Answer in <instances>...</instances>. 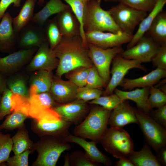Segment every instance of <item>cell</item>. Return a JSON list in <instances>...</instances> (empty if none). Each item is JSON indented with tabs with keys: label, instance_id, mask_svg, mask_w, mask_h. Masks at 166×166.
<instances>
[{
	"label": "cell",
	"instance_id": "obj_23",
	"mask_svg": "<svg viewBox=\"0 0 166 166\" xmlns=\"http://www.w3.org/2000/svg\"><path fill=\"white\" fill-rule=\"evenodd\" d=\"M57 22L63 37L70 38L80 34V25L69 7L57 14Z\"/></svg>",
	"mask_w": 166,
	"mask_h": 166
},
{
	"label": "cell",
	"instance_id": "obj_41",
	"mask_svg": "<svg viewBox=\"0 0 166 166\" xmlns=\"http://www.w3.org/2000/svg\"><path fill=\"white\" fill-rule=\"evenodd\" d=\"M157 0H119L124 4L137 10L149 12L154 7Z\"/></svg>",
	"mask_w": 166,
	"mask_h": 166
},
{
	"label": "cell",
	"instance_id": "obj_50",
	"mask_svg": "<svg viewBox=\"0 0 166 166\" xmlns=\"http://www.w3.org/2000/svg\"><path fill=\"white\" fill-rule=\"evenodd\" d=\"M115 164V166H134V165L128 157L121 156Z\"/></svg>",
	"mask_w": 166,
	"mask_h": 166
},
{
	"label": "cell",
	"instance_id": "obj_5",
	"mask_svg": "<svg viewBox=\"0 0 166 166\" xmlns=\"http://www.w3.org/2000/svg\"><path fill=\"white\" fill-rule=\"evenodd\" d=\"M106 151L114 157H128L134 151L133 140L128 133L122 128H107L99 140Z\"/></svg>",
	"mask_w": 166,
	"mask_h": 166
},
{
	"label": "cell",
	"instance_id": "obj_7",
	"mask_svg": "<svg viewBox=\"0 0 166 166\" xmlns=\"http://www.w3.org/2000/svg\"><path fill=\"white\" fill-rule=\"evenodd\" d=\"M108 10L121 30L130 35H133L136 27L148 15L147 12L120 2Z\"/></svg>",
	"mask_w": 166,
	"mask_h": 166
},
{
	"label": "cell",
	"instance_id": "obj_43",
	"mask_svg": "<svg viewBox=\"0 0 166 166\" xmlns=\"http://www.w3.org/2000/svg\"><path fill=\"white\" fill-rule=\"evenodd\" d=\"M12 92L7 87L2 93L0 101V120L12 112Z\"/></svg>",
	"mask_w": 166,
	"mask_h": 166
},
{
	"label": "cell",
	"instance_id": "obj_24",
	"mask_svg": "<svg viewBox=\"0 0 166 166\" xmlns=\"http://www.w3.org/2000/svg\"><path fill=\"white\" fill-rule=\"evenodd\" d=\"M149 87L129 91L121 90L116 88L114 91L122 101L130 100L134 101L140 110L148 114L151 110L148 101Z\"/></svg>",
	"mask_w": 166,
	"mask_h": 166
},
{
	"label": "cell",
	"instance_id": "obj_20",
	"mask_svg": "<svg viewBox=\"0 0 166 166\" xmlns=\"http://www.w3.org/2000/svg\"><path fill=\"white\" fill-rule=\"evenodd\" d=\"M0 22V51L9 53L13 49L17 44L18 34L14 31L13 18L6 12Z\"/></svg>",
	"mask_w": 166,
	"mask_h": 166
},
{
	"label": "cell",
	"instance_id": "obj_27",
	"mask_svg": "<svg viewBox=\"0 0 166 166\" xmlns=\"http://www.w3.org/2000/svg\"><path fill=\"white\" fill-rule=\"evenodd\" d=\"M166 3V0H157L153 9L139 24L137 31L133 35L131 41L128 43L127 49L135 45L140 38L145 34L155 18L163 10V8Z\"/></svg>",
	"mask_w": 166,
	"mask_h": 166
},
{
	"label": "cell",
	"instance_id": "obj_28",
	"mask_svg": "<svg viewBox=\"0 0 166 166\" xmlns=\"http://www.w3.org/2000/svg\"><path fill=\"white\" fill-rule=\"evenodd\" d=\"M145 34L160 45H166V12L163 10L155 18Z\"/></svg>",
	"mask_w": 166,
	"mask_h": 166
},
{
	"label": "cell",
	"instance_id": "obj_17",
	"mask_svg": "<svg viewBox=\"0 0 166 166\" xmlns=\"http://www.w3.org/2000/svg\"><path fill=\"white\" fill-rule=\"evenodd\" d=\"M126 101H122L112 110L108 122L110 127L122 128L130 123L138 124L135 109Z\"/></svg>",
	"mask_w": 166,
	"mask_h": 166
},
{
	"label": "cell",
	"instance_id": "obj_32",
	"mask_svg": "<svg viewBox=\"0 0 166 166\" xmlns=\"http://www.w3.org/2000/svg\"><path fill=\"white\" fill-rule=\"evenodd\" d=\"M67 3L76 16L80 25V34L84 43L87 45L83 28V21L87 2L86 0H64Z\"/></svg>",
	"mask_w": 166,
	"mask_h": 166
},
{
	"label": "cell",
	"instance_id": "obj_29",
	"mask_svg": "<svg viewBox=\"0 0 166 166\" xmlns=\"http://www.w3.org/2000/svg\"><path fill=\"white\" fill-rule=\"evenodd\" d=\"M134 166H161L156 156L152 153L150 146L144 144L138 151H132L128 157Z\"/></svg>",
	"mask_w": 166,
	"mask_h": 166
},
{
	"label": "cell",
	"instance_id": "obj_52",
	"mask_svg": "<svg viewBox=\"0 0 166 166\" xmlns=\"http://www.w3.org/2000/svg\"><path fill=\"white\" fill-rule=\"evenodd\" d=\"M160 82L159 84L158 88L163 92L166 93V78Z\"/></svg>",
	"mask_w": 166,
	"mask_h": 166
},
{
	"label": "cell",
	"instance_id": "obj_44",
	"mask_svg": "<svg viewBox=\"0 0 166 166\" xmlns=\"http://www.w3.org/2000/svg\"><path fill=\"white\" fill-rule=\"evenodd\" d=\"M101 90L84 86L78 87L76 96V99L81 100L88 102L96 99L102 94Z\"/></svg>",
	"mask_w": 166,
	"mask_h": 166
},
{
	"label": "cell",
	"instance_id": "obj_15",
	"mask_svg": "<svg viewBox=\"0 0 166 166\" xmlns=\"http://www.w3.org/2000/svg\"><path fill=\"white\" fill-rule=\"evenodd\" d=\"M47 41L43 26L30 22L18 34L17 44L21 49L39 47Z\"/></svg>",
	"mask_w": 166,
	"mask_h": 166
},
{
	"label": "cell",
	"instance_id": "obj_6",
	"mask_svg": "<svg viewBox=\"0 0 166 166\" xmlns=\"http://www.w3.org/2000/svg\"><path fill=\"white\" fill-rule=\"evenodd\" d=\"M135 112L146 142L157 152L166 146V128L140 109H135Z\"/></svg>",
	"mask_w": 166,
	"mask_h": 166
},
{
	"label": "cell",
	"instance_id": "obj_30",
	"mask_svg": "<svg viewBox=\"0 0 166 166\" xmlns=\"http://www.w3.org/2000/svg\"><path fill=\"white\" fill-rule=\"evenodd\" d=\"M36 2L37 0H26L18 15L13 18V26L17 34L30 22L34 14Z\"/></svg>",
	"mask_w": 166,
	"mask_h": 166
},
{
	"label": "cell",
	"instance_id": "obj_34",
	"mask_svg": "<svg viewBox=\"0 0 166 166\" xmlns=\"http://www.w3.org/2000/svg\"><path fill=\"white\" fill-rule=\"evenodd\" d=\"M28 117L26 114L20 110H14L0 125V131L3 129L11 130L19 128L24 125V121Z\"/></svg>",
	"mask_w": 166,
	"mask_h": 166
},
{
	"label": "cell",
	"instance_id": "obj_39",
	"mask_svg": "<svg viewBox=\"0 0 166 166\" xmlns=\"http://www.w3.org/2000/svg\"><path fill=\"white\" fill-rule=\"evenodd\" d=\"M149 89L148 101L151 109L166 104V93L154 86L150 87Z\"/></svg>",
	"mask_w": 166,
	"mask_h": 166
},
{
	"label": "cell",
	"instance_id": "obj_8",
	"mask_svg": "<svg viewBox=\"0 0 166 166\" xmlns=\"http://www.w3.org/2000/svg\"><path fill=\"white\" fill-rule=\"evenodd\" d=\"M89 56L100 76L107 84L110 79V66L113 59L124 50L121 46L104 49L87 43Z\"/></svg>",
	"mask_w": 166,
	"mask_h": 166
},
{
	"label": "cell",
	"instance_id": "obj_56",
	"mask_svg": "<svg viewBox=\"0 0 166 166\" xmlns=\"http://www.w3.org/2000/svg\"><path fill=\"white\" fill-rule=\"evenodd\" d=\"M1 96H0V100H1Z\"/></svg>",
	"mask_w": 166,
	"mask_h": 166
},
{
	"label": "cell",
	"instance_id": "obj_47",
	"mask_svg": "<svg viewBox=\"0 0 166 166\" xmlns=\"http://www.w3.org/2000/svg\"><path fill=\"white\" fill-rule=\"evenodd\" d=\"M154 120L166 128V104L157 108L154 113Z\"/></svg>",
	"mask_w": 166,
	"mask_h": 166
},
{
	"label": "cell",
	"instance_id": "obj_33",
	"mask_svg": "<svg viewBox=\"0 0 166 166\" xmlns=\"http://www.w3.org/2000/svg\"><path fill=\"white\" fill-rule=\"evenodd\" d=\"M45 33L50 48L53 50L61 42L63 36L58 26L55 17L46 21Z\"/></svg>",
	"mask_w": 166,
	"mask_h": 166
},
{
	"label": "cell",
	"instance_id": "obj_53",
	"mask_svg": "<svg viewBox=\"0 0 166 166\" xmlns=\"http://www.w3.org/2000/svg\"><path fill=\"white\" fill-rule=\"evenodd\" d=\"M69 154L67 153L65 156V161L64 164V166H69Z\"/></svg>",
	"mask_w": 166,
	"mask_h": 166
},
{
	"label": "cell",
	"instance_id": "obj_16",
	"mask_svg": "<svg viewBox=\"0 0 166 166\" xmlns=\"http://www.w3.org/2000/svg\"><path fill=\"white\" fill-rule=\"evenodd\" d=\"M72 124L62 118L58 120L42 121L34 120L33 130L41 137L52 135L64 137L69 133V130Z\"/></svg>",
	"mask_w": 166,
	"mask_h": 166
},
{
	"label": "cell",
	"instance_id": "obj_45",
	"mask_svg": "<svg viewBox=\"0 0 166 166\" xmlns=\"http://www.w3.org/2000/svg\"><path fill=\"white\" fill-rule=\"evenodd\" d=\"M30 150H27L20 154L14 155L9 157L6 161V164L9 166H28V157L31 152Z\"/></svg>",
	"mask_w": 166,
	"mask_h": 166
},
{
	"label": "cell",
	"instance_id": "obj_4",
	"mask_svg": "<svg viewBox=\"0 0 166 166\" xmlns=\"http://www.w3.org/2000/svg\"><path fill=\"white\" fill-rule=\"evenodd\" d=\"M101 0H89L87 2L83 21L85 32L107 31L116 33L122 31L108 10L101 8Z\"/></svg>",
	"mask_w": 166,
	"mask_h": 166
},
{
	"label": "cell",
	"instance_id": "obj_40",
	"mask_svg": "<svg viewBox=\"0 0 166 166\" xmlns=\"http://www.w3.org/2000/svg\"><path fill=\"white\" fill-rule=\"evenodd\" d=\"M13 145L10 135L4 134L0 131V164L6 162L9 158Z\"/></svg>",
	"mask_w": 166,
	"mask_h": 166
},
{
	"label": "cell",
	"instance_id": "obj_12",
	"mask_svg": "<svg viewBox=\"0 0 166 166\" xmlns=\"http://www.w3.org/2000/svg\"><path fill=\"white\" fill-rule=\"evenodd\" d=\"M38 48L21 49L0 57V73L5 76L13 74L31 61Z\"/></svg>",
	"mask_w": 166,
	"mask_h": 166
},
{
	"label": "cell",
	"instance_id": "obj_1",
	"mask_svg": "<svg viewBox=\"0 0 166 166\" xmlns=\"http://www.w3.org/2000/svg\"><path fill=\"white\" fill-rule=\"evenodd\" d=\"M53 50L59 60L56 71L59 77L77 67H90L93 65L88 45L84 43L80 35L70 38L63 37Z\"/></svg>",
	"mask_w": 166,
	"mask_h": 166
},
{
	"label": "cell",
	"instance_id": "obj_21",
	"mask_svg": "<svg viewBox=\"0 0 166 166\" xmlns=\"http://www.w3.org/2000/svg\"><path fill=\"white\" fill-rule=\"evenodd\" d=\"M64 138L68 142L75 143L81 146L94 162L99 164L102 163L107 166H111L113 164V162L108 157L98 149L95 142L92 140L87 141L84 138L70 133L65 136Z\"/></svg>",
	"mask_w": 166,
	"mask_h": 166
},
{
	"label": "cell",
	"instance_id": "obj_10",
	"mask_svg": "<svg viewBox=\"0 0 166 166\" xmlns=\"http://www.w3.org/2000/svg\"><path fill=\"white\" fill-rule=\"evenodd\" d=\"M160 46L145 34L135 45L124 50L119 55L127 59L138 60L142 63L150 62L158 52Z\"/></svg>",
	"mask_w": 166,
	"mask_h": 166
},
{
	"label": "cell",
	"instance_id": "obj_55",
	"mask_svg": "<svg viewBox=\"0 0 166 166\" xmlns=\"http://www.w3.org/2000/svg\"><path fill=\"white\" fill-rule=\"evenodd\" d=\"M119 0H104L105 2H118Z\"/></svg>",
	"mask_w": 166,
	"mask_h": 166
},
{
	"label": "cell",
	"instance_id": "obj_49",
	"mask_svg": "<svg viewBox=\"0 0 166 166\" xmlns=\"http://www.w3.org/2000/svg\"><path fill=\"white\" fill-rule=\"evenodd\" d=\"M156 158L161 166L166 165V146L160 149L157 152Z\"/></svg>",
	"mask_w": 166,
	"mask_h": 166
},
{
	"label": "cell",
	"instance_id": "obj_19",
	"mask_svg": "<svg viewBox=\"0 0 166 166\" xmlns=\"http://www.w3.org/2000/svg\"><path fill=\"white\" fill-rule=\"evenodd\" d=\"M78 88L68 80L53 79L49 93L57 103L65 104L76 99Z\"/></svg>",
	"mask_w": 166,
	"mask_h": 166
},
{
	"label": "cell",
	"instance_id": "obj_14",
	"mask_svg": "<svg viewBox=\"0 0 166 166\" xmlns=\"http://www.w3.org/2000/svg\"><path fill=\"white\" fill-rule=\"evenodd\" d=\"M59 63L53 50L46 41L38 47L28 66L31 71L45 70L52 71L57 68Z\"/></svg>",
	"mask_w": 166,
	"mask_h": 166
},
{
	"label": "cell",
	"instance_id": "obj_38",
	"mask_svg": "<svg viewBox=\"0 0 166 166\" xmlns=\"http://www.w3.org/2000/svg\"><path fill=\"white\" fill-rule=\"evenodd\" d=\"M123 101L116 94L112 93L101 96L88 102L91 105H99L105 109L112 110Z\"/></svg>",
	"mask_w": 166,
	"mask_h": 166
},
{
	"label": "cell",
	"instance_id": "obj_48",
	"mask_svg": "<svg viewBox=\"0 0 166 166\" xmlns=\"http://www.w3.org/2000/svg\"><path fill=\"white\" fill-rule=\"evenodd\" d=\"M21 0H1L0 1V20L6 11L11 4L14 7L18 8L20 6Z\"/></svg>",
	"mask_w": 166,
	"mask_h": 166
},
{
	"label": "cell",
	"instance_id": "obj_57",
	"mask_svg": "<svg viewBox=\"0 0 166 166\" xmlns=\"http://www.w3.org/2000/svg\"><path fill=\"white\" fill-rule=\"evenodd\" d=\"M87 0V1H89V0Z\"/></svg>",
	"mask_w": 166,
	"mask_h": 166
},
{
	"label": "cell",
	"instance_id": "obj_31",
	"mask_svg": "<svg viewBox=\"0 0 166 166\" xmlns=\"http://www.w3.org/2000/svg\"><path fill=\"white\" fill-rule=\"evenodd\" d=\"M13 145L12 150L14 155L22 153L33 148L34 144L30 139L28 132L24 125L18 128L12 137Z\"/></svg>",
	"mask_w": 166,
	"mask_h": 166
},
{
	"label": "cell",
	"instance_id": "obj_9",
	"mask_svg": "<svg viewBox=\"0 0 166 166\" xmlns=\"http://www.w3.org/2000/svg\"><path fill=\"white\" fill-rule=\"evenodd\" d=\"M112 62V66L110 70L111 77L105 90L103 91L102 94L103 95L113 93L115 89L119 85L129 70L137 68L144 71L147 70L140 61L127 59L119 55L113 59Z\"/></svg>",
	"mask_w": 166,
	"mask_h": 166
},
{
	"label": "cell",
	"instance_id": "obj_25",
	"mask_svg": "<svg viewBox=\"0 0 166 166\" xmlns=\"http://www.w3.org/2000/svg\"><path fill=\"white\" fill-rule=\"evenodd\" d=\"M53 80L52 71L37 70L30 79L29 89L30 97L38 94L49 92Z\"/></svg>",
	"mask_w": 166,
	"mask_h": 166
},
{
	"label": "cell",
	"instance_id": "obj_54",
	"mask_svg": "<svg viewBox=\"0 0 166 166\" xmlns=\"http://www.w3.org/2000/svg\"><path fill=\"white\" fill-rule=\"evenodd\" d=\"M45 1V0H38L37 2V4L38 5L42 6L44 5Z\"/></svg>",
	"mask_w": 166,
	"mask_h": 166
},
{
	"label": "cell",
	"instance_id": "obj_11",
	"mask_svg": "<svg viewBox=\"0 0 166 166\" xmlns=\"http://www.w3.org/2000/svg\"><path fill=\"white\" fill-rule=\"evenodd\" d=\"M133 35L122 31L116 33L103 31L85 32L87 43L104 49L121 46L123 44L128 43Z\"/></svg>",
	"mask_w": 166,
	"mask_h": 166
},
{
	"label": "cell",
	"instance_id": "obj_42",
	"mask_svg": "<svg viewBox=\"0 0 166 166\" xmlns=\"http://www.w3.org/2000/svg\"><path fill=\"white\" fill-rule=\"evenodd\" d=\"M106 84L95 66L93 65L90 67L85 86L101 90Z\"/></svg>",
	"mask_w": 166,
	"mask_h": 166
},
{
	"label": "cell",
	"instance_id": "obj_2",
	"mask_svg": "<svg viewBox=\"0 0 166 166\" xmlns=\"http://www.w3.org/2000/svg\"><path fill=\"white\" fill-rule=\"evenodd\" d=\"M94 105L83 120L74 128L73 132L75 135L97 143L108 128L112 110Z\"/></svg>",
	"mask_w": 166,
	"mask_h": 166
},
{
	"label": "cell",
	"instance_id": "obj_22",
	"mask_svg": "<svg viewBox=\"0 0 166 166\" xmlns=\"http://www.w3.org/2000/svg\"><path fill=\"white\" fill-rule=\"evenodd\" d=\"M166 70L158 68L140 77L129 79L124 78L119 86L124 90H131L135 88L150 87L157 84L160 79L165 78Z\"/></svg>",
	"mask_w": 166,
	"mask_h": 166
},
{
	"label": "cell",
	"instance_id": "obj_36",
	"mask_svg": "<svg viewBox=\"0 0 166 166\" xmlns=\"http://www.w3.org/2000/svg\"><path fill=\"white\" fill-rule=\"evenodd\" d=\"M7 85L13 93L30 97L29 89L23 77L16 76L9 77L7 79Z\"/></svg>",
	"mask_w": 166,
	"mask_h": 166
},
{
	"label": "cell",
	"instance_id": "obj_51",
	"mask_svg": "<svg viewBox=\"0 0 166 166\" xmlns=\"http://www.w3.org/2000/svg\"><path fill=\"white\" fill-rule=\"evenodd\" d=\"M7 88V79L0 73V95Z\"/></svg>",
	"mask_w": 166,
	"mask_h": 166
},
{
	"label": "cell",
	"instance_id": "obj_46",
	"mask_svg": "<svg viewBox=\"0 0 166 166\" xmlns=\"http://www.w3.org/2000/svg\"><path fill=\"white\" fill-rule=\"evenodd\" d=\"M151 61L154 67L166 70V45L160 46Z\"/></svg>",
	"mask_w": 166,
	"mask_h": 166
},
{
	"label": "cell",
	"instance_id": "obj_35",
	"mask_svg": "<svg viewBox=\"0 0 166 166\" xmlns=\"http://www.w3.org/2000/svg\"><path fill=\"white\" fill-rule=\"evenodd\" d=\"M90 67L81 66L77 67L65 74L68 80L78 87L85 86L86 84Z\"/></svg>",
	"mask_w": 166,
	"mask_h": 166
},
{
	"label": "cell",
	"instance_id": "obj_26",
	"mask_svg": "<svg viewBox=\"0 0 166 166\" xmlns=\"http://www.w3.org/2000/svg\"><path fill=\"white\" fill-rule=\"evenodd\" d=\"M61 0H49L43 8L34 14L30 22L44 26L49 18L53 14H58L69 7Z\"/></svg>",
	"mask_w": 166,
	"mask_h": 166
},
{
	"label": "cell",
	"instance_id": "obj_13",
	"mask_svg": "<svg viewBox=\"0 0 166 166\" xmlns=\"http://www.w3.org/2000/svg\"><path fill=\"white\" fill-rule=\"evenodd\" d=\"M53 109L66 121L78 124L88 115L89 108L88 102L76 99L65 104H58Z\"/></svg>",
	"mask_w": 166,
	"mask_h": 166
},
{
	"label": "cell",
	"instance_id": "obj_18",
	"mask_svg": "<svg viewBox=\"0 0 166 166\" xmlns=\"http://www.w3.org/2000/svg\"><path fill=\"white\" fill-rule=\"evenodd\" d=\"M49 92L38 94L30 97L29 117L37 121L41 120L47 111L57 105Z\"/></svg>",
	"mask_w": 166,
	"mask_h": 166
},
{
	"label": "cell",
	"instance_id": "obj_3",
	"mask_svg": "<svg viewBox=\"0 0 166 166\" xmlns=\"http://www.w3.org/2000/svg\"><path fill=\"white\" fill-rule=\"evenodd\" d=\"M41 137L34 144L33 149L36 150L38 156L33 166H55L61 153L72 148L63 137L52 135Z\"/></svg>",
	"mask_w": 166,
	"mask_h": 166
},
{
	"label": "cell",
	"instance_id": "obj_37",
	"mask_svg": "<svg viewBox=\"0 0 166 166\" xmlns=\"http://www.w3.org/2000/svg\"><path fill=\"white\" fill-rule=\"evenodd\" d=\"M69 166H98L85 153L80 150L73 152L69 156Z\"/></svg>",
	"mask_w": 166,
	"mask_h": 166
}]
</instances>
